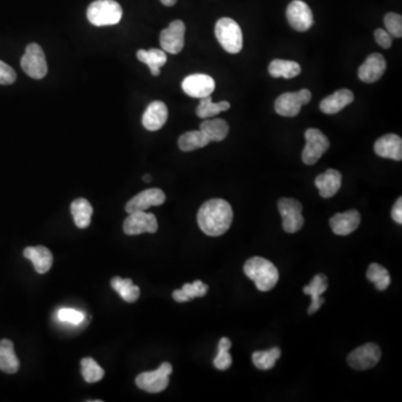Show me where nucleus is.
Wrapping results in <instances>:
<instances>
[{
	"instance_id": "f257e3e1",
	"label": "nucleus",
	"mask_w": 402,
	"mask_h": 402,
	"mask_svg": "<svg viewBox=\"0 0 402 402\" xmlns=\"http://www.w3.org/2000/svg\"><path fill=\"white\" fill-rule=\"evenodd\" d=\"M234 220L233 208L224 199H211L206 201L198 211V225L204 234L218 237L230 228Z\"/></svg>"
},
{
	"instance_id": "f03ea898",
	"label": "nucleus",
	"mask_w": 402,
	"mask_h": 402,
	"mask_svg": "<svg viewBox=\"0 0 402 402\" xmlns=\"http://www.w3.org/2000/svg\"><path fill=\"white\" fill-rule=\"evenodd\" d=\"M244 272L255 283L259 291L268 292L275 287L279 279L276 266L263 257H252L244 265Z\"/></svg>"
},
{
	"instance_id": "7ed1b4c3",
	"label": "nucleus",
	"mask_w": 402,
	"mask_h": 402,
	"mask_svg": "<svg viewBox=\"0 0 402 402\" xmlns=\"http://www.w3.org/2000/svg\"><path fill=\"white\" fill-rule=\"evenodd\" d=\"M123 10L115 0H95L87 8V19L97 27L111 26L120 23Z\"/></svg>"
},
{
	"instance_id": "20e7f679",
	"label": "nucleus",
	"mask_w": 402,
	"mask_h": 402,
	"mask_svg": "<svg viewBox=\"0 0 402 402\" xmlns=\"http://www.w3.org/2000/svg\"><path fill=\"white\" fill-rule=\"evenodd\" d=\"M216 38L229 54H238L243 49V32L234 19L224 17L217 21Z\"/></svg>"
},
{
	"instance_id": "39448f33",
	"label": "nucleus",
	"mask_w": 402,
	"mask_h": 402,
	"mask_svg": "<svg viewBox=\"0 0 402 402\" xmlns=\"http://www.w3.org/2000/svg\"><path fill=\"white\" fill-rule=\"evenodd\" d=\"M21 69L29 78L42 80L48 72L47 62L43 48L32 43L26 47L25 54L21 60Z\"/></svg>"
},
{
	"instance_id": "423d86ee",
	"label": "nucleus",
	"mask_w": 402,
	"mask_h": 402,
	"mask_svg": "<svg viewBox=\"0 0 402 402\" xmlns=\"http://www.w3.org/2000/svg\"><path fill=\"white\" fill-rule=\"evenodd\" d=\"M311 99L312 94L307 88H303L298 92H287L277 97L275 101V111L282 117H296L302 106L309 103Z\"/></svg>"
},
{
	"instance_id": "0eeeda50",
	"label": "nucleus",
	"mask_w": 402,
	"mask_h": 402,
	"mask_svg": "<svg viewBox=\"0 0 402 402\" xmlns=\"http://www.w3.org/2000/svg\"><path fill=\"white\" fill-rule=\"evenodd\" d=\"M307 144L302 152V160L307 165H316L329 150L330 141L324 133L318 129H307L305 132Z\"/></svg>"
},
{
	"instance_id": "6e6552de",
	"label": "nucleus",
	"mask_w": 402,
	"mask_h": 402,
	"mask_svg": "<svg viewBox=\"0 0 402 402\" xmlns=\"http://www.w3.org/2000/svg\"><path fill=\"white\" fill-rule=\"evenodd\" d=\"M172 373V366L163 362L159 369L150 373H143L135 379V383L142 390L150 393H159L168 387L169 375Z\"/></svg>"
},
{
	"instance_id": "1a4fd4ad",
	"label": "nucleus",
	"mask_w": 402,
	"mask_h": 402,
	"mask_svg": "<svg viewBox=\"0 0 402 402\" xmlns=\"http://www.w3.org/2000/svg\"><path fill=\"white\" fill-rule=\"evenodd\" d=\"M277 206L283 218L284 230L289 234L300 230L304 225V217L302 216L303 206L300 201L293 198H282L279 199Z\"/></svg>"
},
{
	"instance_id": "9d476101",
	"label": "nucleus",
	"mask_w": 402,
	"mask_h": 402,
	"mask_svg": "<svg viewBox=\"0 0 402 402\" xmlns=\"http://www.w3.org/2000/svg\"><path fill=\"white\" fill-rule=\"evenodd\" d=\"M381 359V350L375 343H366L348 355V364L355 370H368L378 364Z\"/></svg>"
},
{
	"instance_id": "9b49d317",
	"label": "nucleus",
	"mask_w": 402,
	"mask_h": 402,
	"mask_svg": "<svg viewBox=\"0 0 402 402\" xmlns=\"http://www.w3.org/2000/svg\"><path fill=\"white\" fill-rule=\"evenodd\" d=\"M185 33L186 25L182 21H172L168 27L160 34V45L165 53L179 54L185 47Z\"/></svg>"
},
{
	"instance_id": "f8f14e48",
	"label": "nucleus",
	"mask_w": 402,
	"mask_h": 402,
	"mask_svg": "<svg viewBox=\"0 0 402 402\" xmlns=\"http://www.w3.org/2000/svg\"><path fill=\"white\" fill-rule=\"evenodd\" d=\"M288 24L297 32H307L314 23L313 12L307 3L302 0H293L286 10Z\"/></svg>"
},
{
	"instance_id": "ddd939ff",
	"label": "nucleus",
	"mask_w": 402,
	"mask_h": 402,
	"mask_svg": "<svg viewBox=\"0 0 402 402\" xmlns=\"http://www.w3.org/2000/svg\"><path fill=\"white\" fill-rule=\"evenodd\" d=\"M123 230L129 236L143 233L154 234L158 230V220L154 213L145 211L129 213V217L124 220Z\"/></svg>"
},
{
	"instance_id": "4468645a",
	"label": "nucleus",
	"mask_w": 402,
	"mask_h": 402,
	"mask_svg": "<svg viewBox=\"0 0 402 402\" xmlns=\"http://www.w3.org/2000/svg\"><path fill=\"white\" fill-rule=\"evenodd\" d=\"M181 86L187 95L195 99H204L206 96L211 95L216 83L211 76L206 74H192L183 80Z\"/></svg>"
},
{
	"instance_id": "2eb2a0df",
	"label": "nucleus",
	"mask_w": 402,
	"mask_h": 402,
	"mask_svg": "<svg viewBox=\"0 0 402 402\" xmlns=\"http://www.w3.org/2000/svg\"><path fill=\"white\" fill-rule=\"evenodd\" d=\"M165 192L158 188L143 190L139 195L133 197L126 204V211L128 213H137V211H145L152 206H161L165 204Z\"/></svg>"
},
{
	"instance_id": "dca6fc26",
	"label": "nucleus",
	"mask_w": 402,
	"mask_h": 402,
	"mask_svg": "<svg viewBox=\"0 0 402 402\" xmlns=\"http://www.w3.org/2000/svg\"><path fill=\"white\" fill-rule=\"evenodd\" d=\"M387 69V62L383 56L379 53H373L366 58L360 69H359V78L364 83H375L379 81Z\"/></svg>"
},
{
	"instance_id": "f3484780",
	"label": "nucleus",
	"mask_w": 402,
	"mask_h": 402,
	"mask_svg": "<svg viewBox=\"0 0 402 402\" xmlns=\"http://www.w3.org/2000/svg\"><path fill=\"white\" fill-rule=\"evenodd\" d=\"M360 222V213L351 209L345 213H335L330 220V226L332 231L338 236H348L357 230Z\"/></svg>"
},
{
	"instance_id": "a211bd4d",
	"label": "nucleus",
	"mask_w": 402,
	"mask_h": 402,
	"mask_svg": "<svg viewBox=\"0 0 402 402\" xmlns=\"http://www.w3.org/2000/svg\"><path fill=\"white\" fill-rule=\"evenodd\" d=\"M375 152L377 156H381V158L401 161V138H400L399 135L392 134V133L383 135L375 142Z\"/></svg>"
},
{
	"instance_id": "6ab92c4d",
	"label": "nucleus",
	"mask_w": 402,
	"mask_h": 402,
	"mask_svg": "<svg viewBox=\"0 0 402 402\" xmlns=\"http://www.w3.org/2000/svg\"><path fill=\"white\" fill-rule=\"evenodd\" d=\"M168 120V108L161 101H154L147 106L142 117V124L149 131H158Z\"/></svg>"
},
{
	"instance_id": "aec40b11",
	"label": "nucleus",
	"mask_w": 402,
	"mask_h": 402,
	"mask_svg": "<svg viewBox=\"0 0 402 402\" xmlns=\"http://www.w3.org/2000/svg\"><path fill=\"white\" fill-rule=\"evenodd\" d=\"M316 186L323 198H331L342 186V174L335 169H329L316 179Z\"/></svg>"
},
{
	"instance_id": "412c9836",
	"label": "nucleus",
	"mask_w": 402,
	"mask_h": 402,
	"mask_svg": "<svg viewBox=\"0 0 402 402\" xmlns=\"http://www.w3.org/2000/svg\"><path fill=\"white\" fill-rule=\"evenodd\" d=\"M353 99H355L353 92L348 88H342V90L336 91L332 95L325 97L320 104V110L325 115H335L342 111L345 106L351 104Z\"/></svg>"
},
{
	"instance_id": "4be33fe9",
	"label": "nucleus",
	"mask_w": 402,
	"mask_h": 402,
	"mask_svg": "<svg viewBox=\"0 0 402 402\" xmlns=\"http://www.w3.org/2000/svg\"><path fill=\"white\" fill-rule=\"evenodd\" d=\"M327 289V277L324 274H318L313 277L312 281L309 285L303 288L304 293L312 297V302L309 305L307 313L309 316H312L314 313L318 312L322 304H324V298L321 297V295Z\"/></svg>"
},
{
	"instance_id": "5701e85b",
	"label": "nucleus",
	"mask_w": 402,
	"mask_h": 402,
	"mask_svg": "<svg viewBox=\"0 0 402 402\" xmlns=\"http://www.w3.org/2000/svg\"><path fill=\"white\" fill-rule=\"evenodd\" d=\"M24 256L33 261L34 268L38 274L47 273L53 265V254L44 246L27 247L24 250Z\"/></svg>"
},
{
	"instance_id": "b1692460",
	"label": "nucleus",
	"mask_w": 402,
	"mask_h": 402,
	"mask_svg": "<svg viewBox=\"0 0 402 402\" xmlns=\"http://www.w3.org/2000/svg\"><path fill=\"white\" fill-rule=\"evenodd\" d=\"M0 370L10 375H14L19 370V357H16L14 343L10 340L0 341Z\"/></svg>"
},
{
	"instance_id": "393cba45",
	"label": "nucleus",
	"mask_w": 402,
	"mask_h": 402,
	"mask_svg": "<svg viewBox=\"0 0 402 402\" xmlns=\"http://www.w3.org/2000/svg\"><path fill=\"white\" fill-rule=\"evenodd\" d=\"M137 58L142 63L147 64L150 69L151 74L154 76L160 75V69L165 67L168 60L165 51L158 48H151L149 51L140 49L137 53Z\"/></svg>"
},
{
	"instance_id": "a878e982",
	"label": "nucleus",
	"mask_w": 402,
	"mask_h": 402,
	"mask_svg": "<svg viewBox=\"0 0 402 402\" xmlns=\"http://www.w3.org/2000/svg\"><path fill=\"white\" fill-rule=\"evenodd\" d=\"M71 213L78 228L84 229L90 226L93 215V207L86 199L78 198L71 204Z\"/></svg>"
},
{
	"instance_id": "bb28decb",
	"label": "nucleus",
	"mask_w": 402,
	"mask_h": 402,
	"mask_svg": "<svg viewBox=\"0 0 402 402\" xmlns=\"http://www.w3.org/2000/svg\"><path fill=\"white\" fill-rule=\"evenodd\" d=\"M200 131L207 135L211 142H220L228 135L229 126L222 119H206L204 122H201Z\"/></svg>"
},
{
	"instance_id": "cd10ccee",
	"label": "nucleus",
	"mask_w": 402,
	"mask_h": 402,
	"mask_svg": "<svg viewBox=\"0 0 402 402\" xmlns=\"http://www.w3.org/2000/svg\"><path fill=\"white\" fill-rule=\"evenodd\" d=\"M300 71L302 69L300 64L294 60H274L273 62H270L268 67L270 76L275 78H284L289 80L300 75Z\"/></svg>"
},
{
	"instance_id": "c85d7f7f",
	"label": "nucleus",
	"mask_w": 402,
	"mask_h": 402,
	"mask_svg": "<svg viewBox=\"0 0 402 402\" xmlns=\"http://www.w3.org/2000/svg\"><path fill=\"white\" fill-rule=\"evenodd\" d=\"M209 143H211V140L200 130L183 133L179 138V141H178L180 150L185 151V152H190V151L201 149V147H204Z\"/></svg>"
},
{
	"instance_id": "c756f323",
	"label": "nucleus",
	"mask_w": 402,
	"mask_h": 402,
	"mask_svg": "<svg viewBox=\"0 0 402 402\" xmlns=\"http://www.w3.org/2000/svg\"><path fill=\"white\" fill-rule=\"evenodd\" d=\"M111 285L128 303H134L140 297V288L133 285L132 279L117 276L112 279Z\"/></svg>"
},
{
	"instance_id": "7c9ffc66",
	"label": "nucleus",
	"mask_w": 402,
	"mask_h": 402,
	"mask_svg": "<svg viewBox=\"0 0 402 402\" xmlns=\"http://www.w3.org/2000/svg\"><path fill=\"white\" fill-rule=\"evenodd\" d=\"M200 99L198 108L196 110V113L200 119H211V117L220 115L222 112L228 111L230 108V104L227 101L213 103L211 95L206 96L204 99Z\"/></svg>"
},
{
	"instance_id": "2f4dec72",
	"label": "nucleus",
	"mask_w": 402,
	"mask_h": 402,
	"mask_svg": "<svg viewBox=\"0 0 402 402\" xmlns=\"http://www.w3.org/2000/svg\"><path fill=\"white\" fill-rule=\"evenodd\" d=\"M281 355L282 351L279 348H270L268 351H256L252 353V364L257 369L263 371L273 369Z\"/></svg>"
},
{
	"instance_id": "473e14b6",
	"label": "nucleus",
	"mask_w": 402,
	"mask_h": 402,
	"mask_svg": "<svg viewBox=\"0 0 402 402\" xmlns=\"http://www.w3.org/2000/svg\"><path fill=\"white\" fill-rule=\"evenodd\" d=\"M366 279L375 284L378 291H386L391 283L390 275L387 268L377 263L370 265L366 272Z\"/></svg>"
},
{
	"instance_id": "72a5a7b5",
	"label": "nucleus",
	"mask_w": 402,
	"mask_h": 402,
	"mask_svg": "<svg viewBox=\"0 0 402 402\" xmlns=\"http://www.w3.org/2000/svg\"><path fill=\"white\" fill-rule=\"evenodd\" d=\"M82 366V375L85 379V381L88 383H94V382L102 380L104 377V370L96 364L95 360L92 357H85L81 361Z\"/></svg>"
},
{
	"instance_id": "f704fd0d",
	"label": "nucleus",
	"mask_w": 402,
	"mask_h": 402,
	"mask_svg": "<svg viewBox=\"0 0 402 402\" xmlns=\"http://www.w3.org/2000/svg\"><path fill=\"white\" fill-rule=\"evenodd\" d=\"M231 348V341L228 338H222L218 344V355L213 360V364L217 369L225 371L230 368L233 364V357L229 353V348Z\"/></svg>"
},
{
	"instance_id": "c9c22d12",
	"label": "nucleus",
	"mask_w": 402,
	"mask_h": 402,
	"mask_svg": "<svg viewBox=\"0 0 402 402\" xmlns=\"http://www.w3.org/2000/svg\"><path fill=\"white\" fill-rule=\"evenodd\" d=\"M384 25L391 36L397 37V38L402 36V17L399 14L396 12L387 14L384 17Z\"/></svg>"
},
{
	"instance_id": "e433bc0d",
	"label": "nucleus",
	"mask_w": 402,
	"mask_h": 402,
	"mask_svg": "<svg viewBox=\"0 0 402 402\" xmlns=\"http://www.w3.org/2000/svg\"><path fill=\"white\" fill-rule=\"evenodd\" d=\"M183 294L187 297L188 302L195 297H202L207 294L208 285L204 284L201 281H195L192 284H185L181 288Z\"/></svg>"
},
{
	"instance_id": "4c0bfd02",
	"label": "nucleus",
	"mask_w": 402,
	"mask_h": 402,
	"mask_svg": "<svg viewBox=\"0 0 402 402\" xmlns=\"http://www.w3.org/2000/svg\"><path fill=\"white\" fill-rule=\"evenodd\" d=\"M58 318L60 321L72 323V324H80L84 320V314L78 312L76 309H62L58 311Z\"/></svg>"
},
{
	"instance_id": "58836bf2",
	"label": "nucleus",
	"mask_w": 402,
	"mask_h": 402,
	"mask_svg": "<svg viewBox=\"0 0 402 402\" xmlns=\"http://www.w3.org/2000/svg\"><path fill=\"white\" fill-rule=\"evenodd\" d=\"M16 78H17V74L15 69L3 60H0V85L12 84L15 83Z\"/></svg>"
},
{
	"instance_id": "ea45409f",
	"label": "nucleus",
	"mask_w": 402,
	"mask_h": 402,
	"mask_svg": "<svg viewBox=\"0 0 402 402\" xmlns=\"http://www.w3.org/2000/svg\"><path fill=\"white\" fill-rule=\"evenodd\" d=\"M375 42L378 43L379 45L381 46L384 49L390 48L392 45V36L388 33L387 30L378 28L375 32Z\"/></svg>"
},
{
	"instance_id": "a19ab883",
	"label": "nucleus",
	"mask_w": 402,
	"mask_h": 402,
	"mask_svg": "<svg viewBox=\"0 0 402 402\" xmlns=\"http://www.w3.org/2000/svg\"><path fill=\"white\" fill-rule=\"evenodd\" d=\"M391 216H392V220L397 222V224H399L401 225L402 224V198H398V200L396 201V204L392 207V211H391Z\"/></svg>"
},
{
	"instance_id": "79ce46f5",
	"label": "nucleus",
	"mask_w": 402,
	"mask_h": 402,
	"mask_svg": "<svg viewBox=\"0 0 402 402\" xmlns=\"http://www.w3.org/2000/svg\"><path fill=\"white\" fill-rule=\"evenodd\" d=\"M160 1H161V3H163V5L167 7L174 6L176 3H177V0H160Z\"/></svg>"
},
{
	"instance_id": "37998d69",
	"label": "nucleus",
	"mask_w": 402,
	"mask_h": 402,
	"mask_svg": "<svg viewBox=\"0 0 402 402\" xmlns=\"http://www.w3.org/2000/svg\"><path fill=\"white\" fill-rule=\"evenodd\" d=\"M143 180L145 181V182H150V181H151L150 174H145V176H143Z\"/></svg>"
}]
</instances>
